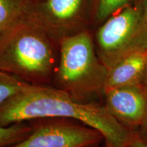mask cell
Instances as JSON below:
<instances>
[{
    "label": "cell",
    "instance_id": "cell-15",
    "mask_svg": "<svg viewBox=\"0 0 147 147\" xmlns=\"http://www.w3.org/2000/svg\"><path fill=\"white\" fill-rule=\"evenodd\" d=\"M142 6H143V10H144L145 18H146V22H147V0H144Z\"/></svg>",
    "mask_w": 147,
    "mask_h": 147
},
{
    "label": "cell",
    "instance_id": "cell-13",
    "mask_svg": "<svg viewBox=\"0 0 147 147\" xmlns=\"http://www.w3.org/2000/svg\"><path fill=\"white\" fill-rule=\"evenodd\" d=\"M129 147H147V142L143 137L137 135Z\"/></svg>",
    "mask_w": 147,
    "mask_h": 147
},
{
    "label": "cell",
    "instance_id": "cell-11",
    "mask_svg": "<svg viewBox=\"0 0 147 147\" xmlns=\"http://www.w3.org/2000/svg\"><path fill=\"white\" fill-rule=\"evenodd\" d=\"M32 129V127L25 122L6 127L0 126V147L10 146L21 142L28 136Z\"/></svg>",
    "mask_w": 147,
    "mask_h": 147
},
{
    "label": "cell",
    "instance_id": "cell-14",
    "mask_svg": "<svg viewBox=\"0 0 147 147\" xmlns=\"http://www.w3.org/2000/svg\"><path fill=\"white\" fill-rule=\"evenodd\" d=\"M141 85H142V87H143V89H144L145 93H146V94L147 95V67L146 71H145L144 78H143L142 84H141Z\"/></svg>",
    "mask_w": 147,
    "mask_h": 147
},
{
    "label": "cell",
    "instance_id": "cell-4",
    "mask_svg": "<svg viewBox=\"0 0 147 147\" xmlns=\"http://www.w3.org/2000/svg\"><path fill=\"white\" fill-rule=\"evenodd\" d=\"M97 55L108 69L127 55L147 49L143 6L127 5L108 18L95 34Z\"/></svg>",
    "mask_w": 147,
    "mask_h": 147
},
{
    "label": "cell",
    "instance_id": "cell-6",
    "mask_svg": "<svg viewBox=\"0 0 147 147\" xmlns=\"http://www.w3.org/2000/svg\"><path fill=\"white\" fill-rule=\"evenodd\" d=\"M102 141L103 136L97 130L71 121L36 126L25 139L7 147H91Z\"/></svg>",
    "mask_w": 147,
    "mask_h": 147
},
{
    "label": "cell",
    "instance_id": "cell-12",
    "mask_svg": "<svg viewBox=\"0 0 147 147\" xmlns=\"http://www.w3.org/2000/svg\"><path fill=\"white\" fill-rule=\"evenodd\" d=\"M133 0H95L94 16L97 22H104Z\"/></svg>",
    "mask_w": 147,
    "mask_h": 147
},
{
    "label": "cell",
    "instance_id": "cell-5",
    "mask_svg": "<svg viewBox=\"0 0 147 147\" xmlns=\"http://www.w3.org/2000/svg\"><path fill=\"white\" fill-rule=\"evenodd\" d=\"M87 0H34L27 18L59 43L65 37L85 30Z\"/></svg>",
    "mask_w": 147,
    "mask_h": 147
},
{
    "label": "cell",
    "instance_id": "cell-7",
    "mask_svg": "<svg viewBox=\"0 0 147 147\" xmlns=\"http://www.w3.org/2000/svg\"><path fill=\"white\" fill-rule=\"evenodd\" d=\"M104 94L106 108L121 124L128 129L144 125L147 119V95L142 85L115 88Z\"/></svg>",
    "mask_w": 147,
    "mask_h": 147
},
{
    "label": "cell",
    "instance_id": "cell-8",
    "mask_svg": "<svg viewBox=\"0 0 147 147\" xmlns=\"http://www.w3.org/2000/svg\"><path fill=\"white\" fill-rule=\"evenodd\" d=\"M147 67V49L127 55L108 69L104 92L125 86L141 85Z\"/></svg>",
    "mask_w": 147,
    "mask_h": 147
},
{
    "label": "cell",
    "instance_id": "cell-3",
    "mask_svg": "<svg viewBox=\"0 0 147 147\" xmlns=\"http://www.w3.org/2000/svg\"><path fill=\"white\" fill-rule=\"evenodd\" d=\"M53 82L57 89L80 101L104 93L108 69L97 56L93 38L84 30L59 41Z\"/></svg>",
    "mask_w": 147,
    "mask_h": 147
},
{
    "label": "cell",
    "instance_id": "cell-16",
    "mask_svg": "<svg viewBox=\"0 0 147 147\" xmlns=\"http://www.w3.org/2000/svg\"><path fill=\"white\" fill-rule=\"evenodd\" d=\"M142 126L144 127V138L145 139V140L147 142V119H146V121H145V123Z\"/></svg>",
    "mask_w": 147,
    "mask_h": 147
},
{
    "label": "cell",
    "instance_id": "cell-1",
    "mask_svg": "<svg viewBox=\"0 0 147 147\" xmlns=\"http://www.w3.org/2000/svg\"><path fill=\"white\" fill-rule=\"evenodd\" d=\"M71 120L93 128L103 136L104 147H129L137 136L106 109L80 102L60 89L29 84L0 107V126L38 119Z\"/></svg>",
    "mask_w": 147,
    "mask_h": 147
},
{
    "label": "cell",
    "instance_id": "cell-17",
    "mask_svg": "<svg viewBox=\"0 0 147 147\" xmlns=\"http://www.w3.org/2000/svg\"><path fill=\"white\" fill-rule=\"evenodd\" d=\"M97 145H96V146H91V147H97Z\"/></svg>",
    "mask_w": 147,
    "mask_h": 147
},
{
    "label": "cell",
    "instance_id": "cell-2",
    "mask_svg": "<svg viewBox=\"0 0 147 147\" xmlns=\"http://www.w3.org/2000/svg\"><path fill=\"white\" fill-rule=\"evenodd\" d=\"M59 45L25 18L0 35V70L34 85L53 82Z\"/></svg>",
    "mask_w": 147,
    "mask_h": 147
},
{
    "label": "cell",
    "instance_id": "cell-10",
    "mask_svg": "<svg viewBox=\"0 0 147 147\" xmlns=\"http://www.w3.org/2000/svg\"><path fill=\"white\" fill-rule=\"evenodd\" d=\"M29 84L11 74L0 70V107L20 94Z\"/></svg>",
    "mask_w": 147,
    "mask_h": 147
},
{
    "label": "cell",
    "instance_id": "cell-9",
    "mask_svg": "<svg viewBox=\"0 0 147 147\" xmlns=\"http://www.w3.org/2000/svg\"><path fill=\"white\" fill-rule=\"evenodd\" d=\"M34 0H0V35L27 18Z\"/></svg>",
    "mask_w": 147,
    "mask_h": 147
}]
</instances>
